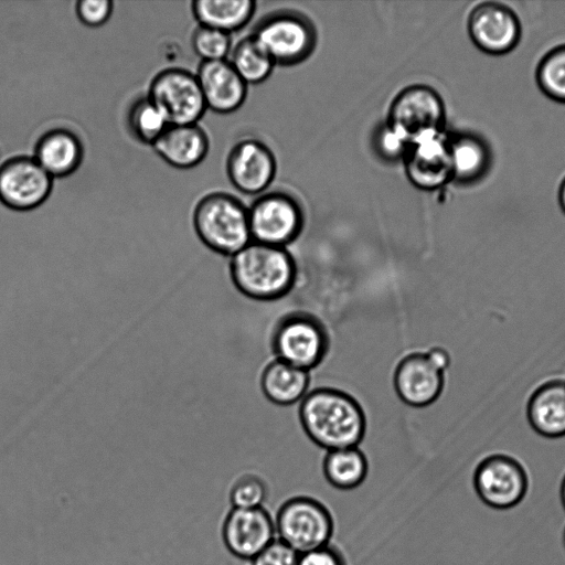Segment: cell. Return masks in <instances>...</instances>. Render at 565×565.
I'll list each match as a JSON object with an SVG mask.
<instances>
[{"instance_id": "cell-1", "label": "cell", "mask_w": 565, "mask_h": 565, "mask_svg": "<svg viewBox=\"0 0 565 565\" xmlns=\"http://www.w3.org/2000/svg\"><path fill=\"white\" fill-rule=\"evenodd\" d=\"M299 417L309 438L327 451L358 447L365 433V416L359 403L335 388L307 393Z\"/></svg>"}, {"instance_id": "cell-2", "label": "cell", "mask_w": 565, "mask_h": 565, "mask_svg": "<svg viewBox=\"0 0 565 565\" xmlns=\"http://www.w3.org/2000/svg\"><path fill=\"white\" fill-rule=\"evenodd\" d=\"M231 278L246 297L271 301L286 296L297 278V266L285 247L252 241L231 258Z\"/></svg>"}, {"instance_id": "cell-3", "label": "cell", "mask_w": 565, "mask_h": 565, "mask_svg": "<svg viewBox=\"0 0 565 565\" xmlns=\"http://www.w3.org/2000/svg\"><path fill=\"white\" fill-rule=\"evenodd\" d=\"M192 224L199 239L221 255L232 257L252 242L248 209L226 192L203 195L194 205Z\"/></svg>"}, {"instance_id": "cell-4", "label": "cell", "mask_w": 565, "mask_h": 565, "mask_svg": "<svg viewBox=\"0 0 565 565\" xmlns=\"http://www.w3.org/2000/svg\"><path fill=\"white\" fill-rule=\"evenodd\" d=\"M276 537L302 554L330 544L334 520L319 500L297 495L286 500L274 518Z\"/></svg>"}, {"instance_id": "cell-5", "label": "cell", "mask_w": 565, "mask_h": 565, "mask_svg": "<svg viewBox=\"0 0 565 565\" xmlns=\"http://www.w3.org/2000/svg\"><path fill=\"white\" fill-rule=\"evenodd\" d=\"M271 348L277 360L310 371L326 356L329 335L318 318L305 311H294L277 322Z\"/></svg>"}, {"instance_id": "cell-6", "label": "cell", "mask_w": 565, "mask_h": 565, "mask_svg": "<svg viewBox=\"0 0 565 565\" xmlns=\"http://www.w3.org/2000/svg\"><path fill=\"white\" fill-rule=\"evenodd\" d=\"M147 96L169 125L199 124L207 109L196 74L183 67L158 72L150 81Z\"/></svg>"}, {"instance_id": "cell-7", "label": "cell", "mask_w": 565, "mask_h": 565, "mask_svg": "<svg viewBox=\"0 0 565 565\" xmlns=\"http://www.w3.org/2000/svg\"><path fill=\"white\" fill-rule=\"evenodd\" d=\"M275 64L294 65L306 60L316 46V31L303 15L276 12L264 19L252 33Z\"/></svg>"}, {"instance_id": "cell-8", "label": "cell", "mask_w": 565, "mask_h": 565, "mask_svg": "<svg viewBox=\"0 0 565 565\" xmlns=\"http://www.w3.org/2000/svg\"><path fill=\"white\" fill-rule=\"evenodd\" d=\"M472 482L481 502L495 510H509L520 504L530 487L524 466L505 454L483 458L473 471Z\"/></svg>"}, {"instance_id": "cell-9", "label": "cell", "mask_w": 565, "mask_h": 565, "mask_svg": "<svg viewBox=\"0 0 565 565\" xmlns=\"http://www.w3.org/2000/svg\"><path fill=\"white\" fill-rule=\"evenodd\" d=\"M449 355L441 348L406 355L397 365L394 386L407 405L424 407L434 403L444 388Z\"/></svg>"}, {"instance_id": "cell-10", "label": "cell", "mask_w": 565, "mask_h": 565, "mask_svg": "<svg viewBox=\"0 0 565 565\" xmlns=\"http://www.w3.org/2000/svg\"><path fill=\"white\" fill-rule=\"evenodd\" d=\"M445 117L440 95L430 86L415 84L402 89L393 99L386 122L412 145L420 137L444 131Z\"/></svg>"}, {"instance_id": "cell-11", "label": "cell", "mask_w": 565, "mask_h": 565, "mask_svg": "<svg viewBox=\"0 0 565 565\" xmlns=\"http://www.w3.org/2000/svg\"><path fill=\"white\" fill-rule=\"evenodd\" d=\"M54 179L32 154H18L0 163V203L18 212L41 206L51 195Z\"/></svg>"}, {"instance_id": "cell-12", "label": "cell", "mask_w": 565, "mask_h": 565, "mask_svg": "<svg viewBox=\"0 0 565 565\" xmlns=\"http://www.w3.org/2000/svg\"><path fill=\"white\" fill-rule=\"evenodd\" d=\"M252 241L286 247L295 241L303 226L299 203L289 194L270 192L260 195L248 207Z\"/></svg>"}, {"instance_id": "cell-13", "label": "cell", "mask_w": 565, "mask_h": 565, "mask_svg": "<svg viewBox=\"0 0 565 565\" xmlns=\"http://www.w3.org/2000/svg\"><path fill=\"white\" fill-rule=\"evenodd\" d=\"M468 32L482 52L503 55L518 45L521 23L511 8L499 2H482L469 14Z\"/></svg>"}, {"instance_id": "cell-14", "label": "cell", "mask_w": 565, "mask_h": 565, "mask_svg": "<svg viewBox=\"0 0 565 565\" xmlns=\"http://www.w3.org/2000/svg\"><path fill=\"white\" fill-rule=\"evenodd\" d=\"M276 539L275 521L264 508H232L222 524V540L236 558L250 562Z\"/></svg>"}, {"instance_id": "cell-15", "label": "cell", "mask_w": 565, "mask_h": 565, "mask_svg": "<svg viewBox=\"0 0 565 565\" xmlns=\"http://www.w3.org/2000/svg\"><path fill=\"white\" fill-rule=\"evenodd\" d=\"M403 161L408 180L420 190H437L452 180L449 137L444 131L413 141Z\"/></svg>"}, {"instance_id": "cell-16", "label": "cell", "mask_w": 565, "mask_h": 565, "mask_svg": "<svg viewBox=\"0 0 565 565\" xmlns=\"http://www.w3.org/2000/svg\"><path fill=\"white\" fill-rule=\"evenodd\" d=\"M226 173L235 189L248 195L263 193L276 174L273 151L257 139H243L230 151Z\"/></svg>"}, {"instance_id": "cell-17", "label": "cell", "mask_w": 565, "mask_h": 565, "mask_svg": "<svg viewBox=\"0 0 565 565\" xmlns=\"http://www.w3.org/2000/svg\"><path fill=\"white\" fill-rule=\"evenodd\" d=\"M195 74L207 109L230 114L245 102L248 85L228 60L201 62Z\"/></svg>"}, {"instance_id": "cell-18", "label": "cell", "mask_w": 565, "mask_h": 565, "mask_svg": "<svg viewBox=\"0 0 565 565\" xmlns=\"http://www.w3.org/2000/svg\"><path fill=\"white\" fill-rule=\"evenodd\" d=\"M84 152V145L74 131L55 127L38 138L32 156L53 179H56L73 174L81 167Z\"/></svg>"}, {"instance_id": "cell-19", "label": "cell", "mask_w": 565, "mask_h": 565, "mask_svg": "<svg viewBox=\"0 0 565 565\" xmlns=\"http://www.w3.org/2000/svg\"><path fill=\"white\" fill-rule=\"evenodd\" d=\"M152 148L169 166L188 170L199 166L206 158L210 139L199 124L170 125Z\"/></svg>"}, {"instance_id": "cell-20", "label": "cell", "mask_w": 565, "mask_h": 565, "mask_svg": "<svg viewBox=\"0 0 565 565\" xmlns=\"http://www.w3.org/2000/svg\"><path fill=\"white\" fill-rule=\"evenodd\" d=\"M526 417L531 427L546 438L565 436V380L541 384L530 396Z\"/></svg>"}, {"instance_id": "cell-21", "label": "cell", "mask_w": 565, "mask_h": 565, "mask_svg": "<svg viewBox=\"0 0 565 565\" xmlns=\"http://www.w3.org/2000/svg\"><path fill=\"white\" fill-rule=\"evenodd\" d=\"M452 180L468 184L482 179L491 164V151L482 137L459 132L449 137Z\"/></svg>"}, {"instance_id": "cell-22", "label": "cell", "mask_w": 565, "mask_h": 565, "mask_svg": "<svg viewBox=\"0 0 565 565\" xmlns=\"http://www.w3.org/2000/svg\"><path fill=\"white\" fill-rule=\"evenodd\" d=\"M309 379V371L276 359L263 371L260 386L270 402L288 406L306 396Z\"/></svg>"}, {"instance_id": "cell-23", "label": "cell", "mask_w": 565, "mask_h": 565, "mask_svg": "<svg viewBox=\"0 0 565 565\" xmlns=\"http://www.w3.org/2000/svg\"><path fill=\"white\" fill-rule=\"evenodd\" d=\"M255 6L253 0H193L191 13L199 25L231 34L248 23Z\"/></svg>"}, {"instance_id": "cell-24", "label": "cell", "mask_w": 565, "mask_h": 565, "mask_svg": "<svg viewBox=\"0 0 565 565\" xmlns=\"http://www.w3.org/2000/svg\"><path fill=\"white\" fill-rule=\"evenodd\" d=\"M326 480L335 489L353 490L366 479L369 462L358 447L327 451L323 465Z\"/></svg>"}, {"instance_id": "cell-25", "label": "cell", "mask_w": 565, "mask_h": 565, "mask_svg": "<svg viewBox=\"0 0 565 565\" xmlns=\"http://www.w3.org/2000/svg\"><path fill=\"white\" fill-rule=\"evenodd\" d=\"M127 126L137 141L152 147L170 125L158 106L145 95L130 104Z\"/></svg>"}, {"instance_id": "cell-26", "label": "cell", "mask_w": 565, "mask_h": 565, "mask_svg": "<svg viewBox=\"0 0 565 565\" xmlns=\"http://www.w3.org/2000/svg\"><path fill=\"white\" fill-rule=\"evenodd\" d=\"M230 62L247 85L265 81L276 65L252 34L235 45Z\"/></svg>"}, {"instance_id": "cell-27", "label": "cell", "mask_w": 565, "mask_h": 565, "mask_svg": "<svg viewBox=\"0 0 565 565\" xmlns=\"http://www.w3.org/2000/svg\"><path fill=\"white\" fill-rule=\"evenodd\" d=\"M536 82L547 97L565 104V44L542 57L536 68Z\"/></svg>"}, {"instance_id": "cell-28", "label": "cell", "mask_w": 565, "mask_h": 565, "mask_svg": "<svg viewBox=\"0 0 565 565\" xmlns=\"http://www.w3.org/2000/svg\"><path fill=\"white\" fill-rule=\"evenodd\" d=\"M191 45L202 62L221 61L226 60L232 39L230 33L198 24L191 35Z\"/></svg>"}, {"instance_id": "cell-29", "label": "cell", "mask_w": 565, "mask_h": 565, "mask_svg": "<svg viewBox=\"0 0 565 565\" xmlns=\"http://www.w3.org/2000/svg\"><path fill=\"white\" fill-rule=\"evenodd\" d=\"M267 486L259 477L245 475L232 486L230 501L232 508L235 509L262 508L267 498Z\"/></svg>"}, {"instance_id": "cell-30", "label": "cell", "mask_w": 565, "mask_h": 565, "mask_svg": "<svg viewBox=\"0 0 565 565\" xmlns=\"http://www.w3.org/2000/svg\"><path fill=\"white\" fill-rule=\"evenodd\" d=\"M373 145L382 159L393 162L405 158L411 141L385 121L374 132Z\"/></svg>"}, {"instance_id": "cell-31", "label": "cell", "mask_w": 565, "mask_h": 565, "mask_svg": "<svg viewBox=\"0 0 565 565\" xmlns=\"http://www.w3.org/2000/svg\"><path fill=\"white\" fill-rule=\"evenodd\" d=\"M114 2L111 0H78L75 3L77 19L88 28H99L111 17Z\"/></svg>"}, {"instance_id": "cell-32", "label": "cell", "mask_w": 565, "mask_h": 565, "mask_svg": "<svg viewBox=\"0 0 565 565\" xmlns=\"http://www.w3.org/2000/svg\"><path fill=\"white\" fill-rule=\"evenodd\" d=\"M299 553L277 537L266 546L249 565H297Z\"/></svg>"}, {"instance_id": "cell-33", "label": "cell", "mask_w": 565, "mask_h": 565, "mask_svg": "<svg viewBox=\"0 0 565 565\" xmlns=\"http://www.w3.org/2000/svg\"><path fill=\"white\" fill-rule=\"evenodd\" d=\"M297 565H347L342 552L331 543L299 554Z\"/></svg>"}, {"instance_id": "cell-34", "label": "cell", "mask_w": 565, "mask_h": 565, "mask_svg": "<svg viewBox=\"0 0 565 565\" xmlns=\"http://www.w3.org/2000/svg\"><path fill=\"white\" fill-rule=\"evenodd\" d=\"M558 200H559L561 207H562L563 212L565 213V178L562 181L561 186H559Z\"/></svg>"}, {"instance_id": "cell-35", "label": "cell", "mask_w": 565, "mask_h": 565, "mask_svg": "<svg viewBox=\"0 0 565 565\" xmlns=\"http://www.w3.org/2000/svg\"><path fill=\"white\" fill-rule=\"evenodd\" d=\"M559 498H561V502H562V505L565 510V475L562 479V482H561V488H559Z\"/></svg>"}, {"instance_id": "cell-36", "label": "cell", "mask_w": 565, "mask_h": 565, "mask_svg": "<svg viewBox=\"0 0 565 565\" xmlns=\"http://www.w3.org/2000/svg\"><path fill=\"white\" fill-rule=\"evenodd\" d=\"M563 545H564V548H565V529L563 531Z\"/></svg>"}]
</instances>
